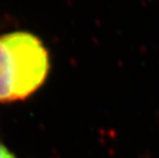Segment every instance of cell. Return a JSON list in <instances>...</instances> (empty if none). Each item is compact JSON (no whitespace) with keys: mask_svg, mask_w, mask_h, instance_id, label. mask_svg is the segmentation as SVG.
I'll return each instance as SVG.
<instances>
[{"mask_svg":"<svg viewBox=\"0 0 159 158\" xmlns=\"http://www.w3.org/2000/svg\"><path fill=\"white\" fill-rule=\"evenodd\" d=\"M49 56L40 39L28 32L0 36V103L24 100L45 81Z\"/></svg>","mask_w":159,"mask_h":158,"instance_id":"obj_1","label":"cell"},{"mask_svg":"<svg viewBox=\"0 0 159 158\" xmlns=\"http://www.w3.org/2000/svg\"><path fill=\"white\" fill-rule=\"evenodd\" d=\"M0 158H16L5 146L0 144Z\"/></svg>","mask_w":159,"mask_h":158,"instance_id":"obj_2","label":"cell"}]
</instances>
